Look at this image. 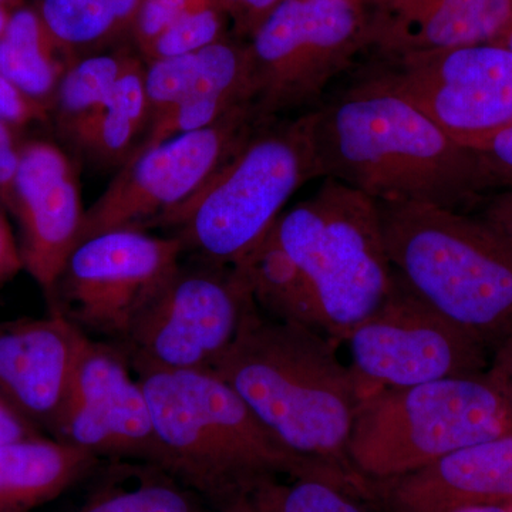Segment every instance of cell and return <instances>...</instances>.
I'll return each instance as SVG.
<instances>
[{"mask_svg":"<svg viewBox=\"0 0 512 512\" xmlns=\"http://www.w3.org/2000/svg\"><path fill=\"white\" fill-rule=\"evenodd\" d=\"M311 113L319 178H333L377 202L454 211L494 191L476 151L373 73Z\"/></svg>","mask_w":512,"mask_h":512,"instance_id":"1","label":"cell"},{"mask_svg":"<svg viewBox=\"0 0 512 512\" xmlns=\"http://www.w3.org/2000/svg\"><path fill=\"white\" fill-rule=\"evenodd\" d=\"M153 416L157 467L214 512H247L281 480L319 477L362 490L363 478L284 446L212 370L137 373Z\"/></svg>","mask_w":512,"mask_h":512,"instance_id":"2","label":"cell"},{"mask_svg":"<svg viewBox=\"0 0 512 512\" xmlns=\"http://www.w3.org/2000/svg\"><path fill=\"white\" fill-rule=\"evenodd\" d=\"M339 343L269 318L254 302L212 372L293 453L357 476L348 444L365 390L355 370L339 359Z\"/></svg>","mask_w":512,"mask_h":512,"instance_id":"3","label":"cell"},{"mask_svg":"<svg viewBox=\"0 0 512 512\" xmlns=\"http://www.w3.org/2000/svg\"><path fill=\"white\" fill-rule=\"evenodd\" d=\"M377 208L394 272L491 355L512 333L511 245L480 218L448 208L414 202H377Z\"/></svg>","mask_w":512,"mask_h":512,"instance_id":"4","label":"cell"},{"mask_svg":"<svg viewBox=\"0 0 512 512\" xmlns=\"http://www.w3.org/2000/svg\"><path fill=\"white\" fill-rule=\"evenodd\" d=\"M508 433L510 409L485 372L384 387L360 400L348 460L357 476L386 480Z\"/></svg>","mask_w":512,"mask_h":512,"instance_id":"5","label":"cell"},{"mask_svg":"<svg viewBox=\"0 0 512 512\" xmlns=\"http://www.w3.org/2000/svg\"><path fill=\"white\" fill-rule=\"evenodd\" d=\"M319 178L312 113L264 121L204 187L160 225L180 229L185 249L234 265L254 248L302 185Z\"/></svg>","mask_w":512,"mask_h":512,"instance_id":"6","label":"cell"},{"mask_svg":"<svg viewBox=\"0 0 512 512\" xmlns=\"http://www.w3.org/2000/svg\"><path fill=\"white\" fill-rule=\"evenodd\" d=\"M293 261L311 279L333 338L343 342L393 282L377 202L322 178L318 191L275 222Z\"/></svg>","mask_w":512,"mask_h":512,"instance_id":"7","label":"cell"},{"mask_svg":"<svg viewBox=\"0 0 512 512\" xmlns=\"http://www.w3.org/2000/svg\"><path fill=\"white\" fill-rule=\"evenodd\" d=\"M367 20L360 0H281L248 45L258 120L319 100L367 49Z\"/></svg>","mask_w":512,"mask_h":512,"instance_id":"8","label":"cell"},{"mask_svg":"<svg viewBox=\"0 0 512 512\" xmlns=\"http://www.w3.org/2000/svg\"><path fill=\"white\" fill-rule=\"evenodd\" d=\"M184 251L180 238L154 237L144 229H114L84 239L46 296L49 312L64 316L89 338L120 345L180 268Z\"/></svg>","mask_w":512,"mask_h":512,"instance_id":"9","label":"cell"},{"mask_svg":"<svg viewBox=\"0 0 512 512\" xmlns=\"http://www.w3.org/2000/svg\"><path fill=\"white\" fill-rule=\"evenodd\" d=\"M252 303L232 266L180 265L119 346L136 375L212 370L237 338Z\"/></svg>","mask_w":512,"mask_h":512,"instance_id":"10","label":"cell"},{"mask_svg":"<svg viewBox=\"0 0 512 512\" xmlns=\"http://www.w3.org/2000/svg\"><path fill=\"white\" fill-rule=\"evenodd\" d=\"M259 124L254 104H245L214 126L134 151L86 211L80 242L114 229L160 225L211 180Z\"/></svg>","mask_w":512,"mask_h":512,"instance_id":"11","label":"cell"},{"mask_svg":"<svg viewBox=\"0 0 512 512\" xmlns=\"http://www.w3.org/2000/svg\"><path fill=\"white\" fill-rule=\"evenodd\" d=\"M343 342L365 396L384 387L478 375L487 370L491 356L483 343L419 298L396 272L380 305Z\"/></svg>","mask_w":512,"mask_h":512,"instance_id":"12","label":"cell"},{"mask_svg":"<svg viewBox=\"0 0 512 512\" xmlns=\"http://www.w3.org/2000/svg\"><path fill=\"white\" fill-rule=\"evenodd\" d=\"M369 72L471 150L512 121V50L503 43L379 59Z\"/></svg>","mask_w":512,"mask_h":512,"instance_id":"13","label":"cell"},{"mask_svg":"<svg viewBox=\"0 0 512 512\" xmlns=\"http://www.w3.org/2000/svg\"><path fill=\"white\" fill-rule=\"evenodd\" d=\"M52 437L99 460L156 466L150 404L119 345L89 340Z\"/></svg>","mask_w":512,"mask_h":512,"instance_id":"14","label":"cell"},{"mask_svg":"<svg viewBox=\"0 0 512 512\" xmlns=\"http://www.w3.org/2000/svg\"><path fill=\"white\" fill-rule=\"evenodd\" d=\"M8 207L19 222L23 269L47 296L79 245L86 217L69 157L47 141L20 147Z\"/></svg>","mask_w":512,"mask_h":512,"instance_id":"15","label":"cell"},{"mask_svg":"<svg viewBox=\"0 0 512 512\" xmlns=\"http://www.w3.org/2000/svg\"><path fill=\"white\" fill-rule=\"evenodd\" d=\"M89 336L59 313L0 322V390L52 437Z\"/></svg>","mask_w":512,"mask_h":512,"instance_id":"16","label":"cell"},{"mask_svg":"<svg viewBox=\"0 0 512 512\" xmlns=\"http://www.w3.org/2000/svg\"><path fill=\"white\" fill-rule=\"evenodd\" d=\"M367 497L386 512H454L512 507V433L453 451L429 466L366 480Z\"/></svg>","mask_w":512,"mask_h":512,"instance_id":"17","label":"cell"},{"mask_svg":"<svg viewBox=\"0 0 512 512\" xmlns=\"http://www.w3.org/2000/svg\"><path fill=\"white\" fill-rule=\"evenodd\" d=\"M367 49L396 59L451 47L501 43L512 0H370Z\"/></svg>","mask_w":512,"mask_h":512,"instance_id":"18","label":"cell"},{"mask_svg":"<svg viewBox=\"0 0 512 512\" xmlns=\"http://www.w3.org/2000/svg\"><path fill=\"white\" fill-rule=\"evenodd\" d=\"M100 463L49 436L0 446V512H30L55 500Z\"/></svg>","mask_w":512,"mask_h":512,"instance_id":"19","label":"cell"},{"mask_svg":"<svg viewBox=\"0 0 512 512\" xmlns=\"http://www.w3.org/2000/svg\"><path fill=\"white\" fill-rule=\"evenodd\" d=\"M231 266L244 279L255 305L266 316L333 338L311 279L286 252L275 224Z\"/></svg>","mask_w":512,"mask_h":512,"instance_id":"20","label":"cell"},{"mask_svg":"<svg viewBox=\"0 0 512 512\" xmlns=\"http://www.w3.org/2000/svg\"><path fill=\"white\" fill-rule=\"evenodd\" d=\"M60 46L39 12L12 10L0 36V76L46 106L69 67L57 57Z\"/></svg>","mask_w":512,"mask_h":512,"instance_id":"21","label":"cell"},{"mask_svg":"<svg viewBox=\"0 0 512 512\" xmlns=\"http://www.w3.org/2000/svg\"><path fill=\"white\" fill-rule=\"evenodd\" d=\"M106 483L73 512H214L164 471L137 461H114Z\"/></svg>","mask_w":512,"mask_h":512,"instance_id":"22","label":"cell"},{"mask_svg":"<svg viewBox=\"0 0 512 512\" xmlns=\"http://www.w3.org/2000/svg\"><path fill=\"white\" fill-rule=\"evenodd\" d=\"M40 16L62 46L100 42L136 22L141 0H39Z\"/></svg>","mask_w":512,"mask_h":512,"instance_id":"23","label":"cell"},{"mask_svg":"<svg viewBox=\"0 0 512 512\" xmlns=\"http://www.w3.org/2000/svg\"><path fill=\"white\" fill-rule=\"evenodd\" d=\"M366 495L319 477L281 480L266 488L247 512H373Z\"/></svg>","mask_w":512,"mask_h":512,"instance_id":"24","label":"cell"},{"mask_svg":"<svg viewBox=\"0 0 512 512\" xmlns=\"http://www.w3.org/2000/svg\"><path fill=\"white\" fill-rule=\"evenodd\" d=\"M130 60L131 57L93 56L67 67L55 94L63 126L103 106Z\"/></svg>","mask_w":512,"mask_h":512,"instance_id":"25","label":"cell"},{"mask_svg":"<svg viewBox=\"0 0 512 512\" xmlns=\"http://www.w3.org/2000/svg\"><path fill=\"white\" fill-rule=\"evenodd\" d=\"M63 127L79 147L106 161L124 157L128 160L136 148L134 141L144 130L136 121L110 106H101Z\"/></svg>","mask_w":512,"mask_h":512,"instance_id":"26","label":"cell"},{"mask_svg":"<svg viewBox=\"0 0 512 512\" xmlns=\"http://www.w3.org/2000/svg\"><path fill=\"white\" fill-rule=\"evenodd\" d=\"M224 10L218 5H204L188 10L174 20L160 36L144 50L148 60L164 59L198 52L222 39Z\"/></svg>","mask_w":512,"mask_h":512,"instance_id":"27","label":"cell"},{"mask_svg":"<svg viewBox=\"0 0 512 512\" xmlns=\"http://www.w3.org/2000/svg\"><path fill=\"white\" fill-rule=\"evenodd\" d=\"M197 72V52L151 60L146 69L148 123L190 96Z\"/></svg>","mask_w":512,"mask_h":512,"instance_id":"28","label":"cell"},{"mask_svg":"<svg viewBox=\"0 0 512 512\" xmlns=\"http://www.w3.org/2000/svg\"><path fill=\"white\" fill-rule=\"evenodd\" d=\"M204 5H218V2L217 0H141L140 10L134 22L138 46L144 52L174 20L188 10Z\"/></svg>","mask_w":512,"mask_h":512,"instance_id":"29","label":"cell"},{"mask_svg":"<svg viewBox=\"0 0 512 512\" xmlns=\"http://www.w3.org/2000/svg\"><path fill=\"white\" fill-rule=\"evenodd\" d=\"M494 191L512 188V121L474 148Z\"/></svg>","mask_w":512,"mask_h":512,"instance_id":"30","label":"cell"},{"mask_svg":"<svg viewBox=\"0 0 512 512\" xmlns=\"http://www.w3.org/2000/svg\"><path fill=\"white\" fill-rule=\"evenodd\" d=\"M47 106L30 99L5 77L0 76V121L12 127L46 119Z\"/></svg>","mask_w":512,"mask_h":512,"instance_id":"31","label":"cell"},{"mask_svg":"<svg viewBox=\"0 0 512 512\" xmlns=\"http://www.w3.org/2000/svg\"><path fill=\"white\" fill-rule=\"evenodd\" d=\"M227 18L234 20L238 32L252 36L281 0H217Z\"/></svg>","mask_w":512,"mask_h":512,"instance_id":"32","label":"cell"},{"mask_svg":"<svg viewBox=\"0 0 512 512\" xmlns=\"http://www.w3.org/2000/svg\"><path fill=\"white\" fill-rule=\"evenodd\" d=\"M478 205L481 207L478 218L490 225L512 247V188L490 192Z\"/></svg>","mask_w":512,"mask_h":512,"instance_id":"33","label":"cell"},{"mask_svg":"<svg viewBox=\"0 0 512 512\" xmlns=\"http://www.w3.org/2000/svg\"><path fill=\"white\" fill-rule=\"evenodd\" d=\"M39 436L46 434L26 419L0 390V446Z\"/></svg>","mask_w":512,"mask_h":512,"instance_id":"34","label":"cell"},{"mask_svg":"<svg viewBox=\"0 0 512 512\" xmlns=\"http://www.w3.org/2000/svg\"><path fill=\"white\" fill-rule=\"evenodd\" d=\"M485 373L503 394L512 419V333L491 352Z\"/></svg>","mask_w":512,"mask_h":512,"instance_id":"35","label":"cell"},{"mask_svg":"<svg viewBox=\"0 0 512 512\" xmlns=\"http://www.w3.org/2000/svg\"><path fill=\"white\" fill-rule=\"evenodd\" d=\"M20 147L13 127L0 121V201L8 204L13 178L18 170Z\"/></svg>","mask_w":512,"mask_h":512,"instance_id":"36","label":"cell"},{"mask_svg":"<svg viewBox=\"0 0 512 512\" xmlns=\"http://www.w3.org/2000/svg\"><path fill=\"white\" fill-rule=\"evenodd\" d=\"M20 271H23V262L19 244L0 208V285L15 278Z\"/></svg>","mask_w":512,"mask_h":512,"instance_id":"37","label":"cell"},{"mask_svg":"<svg viewBox=\"0 0 512 512\" xmlns=\"http://www.w3.org/2000/svg\"><path fill=\"white\" fill-rule=\"evenodd\" d=\"M454 512H510V508L503 507H473V508H463V510H458Z\"/></svg>","mask_w":512,"mask_h":512,"instance_id":"38","label":"cell"},{"mask_svg":"<svg viewBox=\"0 0 512 512\" xmlns=\"http://www.w3.org/2000/svg\"><path fill=\"white\" fill-rule=\"evenodd\" d=\"M9 16V9L2 8V6H0V36H2L3 32H5L6 25H8Z\"/></svg>","mask_w":512,"mask_h":512,"instance_id":"39","label":"cell"},{"mask_svg":"<svg viewBox=\"0 0 512 512\" xmlns=\"http://www.w3.org/2000/svg\"><path fill=\"white\" fill-rule=\"evenodd\" d=\"M16 3H18V0H0V6L6 9L12 8Z\"/></svg>","mask_w":512,"mask_h":512,"instance_id":"40","label":"cell"},{"mask_svg":"<svg viewBox=\"0 0 512 512\" xmlns=\"http://www.w3.org/2000/svg\"><path fill=\"white\" fill-rule=\"evenodd\" d=\"M503 45L507 46V47H510V49L512 50V30L510 33H508L507 36L504 37L503 39Z\"/></svg>","mask_w":512,"mask_h":512,"instance_id":"41","label":"cell"},{"mask_svg":"<svg viewBox=\"0 0 512 512\" xmlns=\"http://www.w3.org/2000/svg\"><path fill=\"white\" fill-rule=\"evenodd\" d=\"M360 2H363V3H369L370 0H360Z\"/></svg>","mask_w":512,"mask_h":512,"instance_id":"42","label":"cell"},{"mask_svg":"<svg viewBox=\"0 0 512 512\" xmlns=\"http://www.w3.org/2000/svg\"><path fill=\"white\" fill-rule=\"evenodd\" d=\"M510 512H512V507L510 508Z\"/></svg>","mask_w":512,"mask_h":512,"instance_id":"43","label":"cell"}]
</instances>
